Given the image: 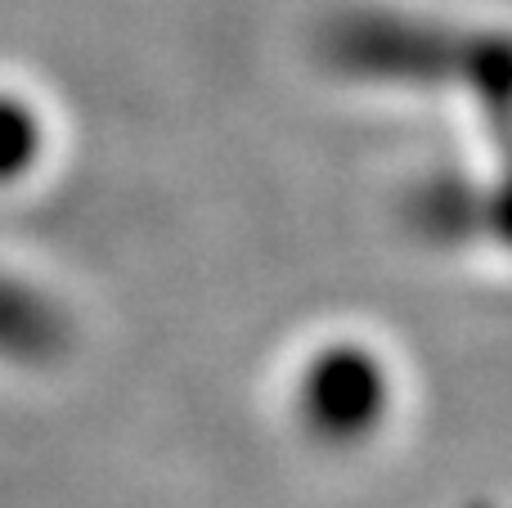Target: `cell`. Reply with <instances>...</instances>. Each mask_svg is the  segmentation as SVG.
<instances>
[{"instance_id": "cell-1", "label": "cell", "mask_w": 512, "mask_h": 508, "mask_svg": "<svg viewBox=\"0 0 512 508\" xmlns=\"http://www.w3.org/2000/svg\"><path fill=\"white\" fill-rule=\"evenodd\" d=\"M36 144V131L14 104H0V176H14Z\"/></svg>"}]
</instances>
